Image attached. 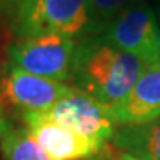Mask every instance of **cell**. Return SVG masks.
<instances>
[{
    "mask_svg": "<svg viewBox=\"0 0 160 160\" xmlns=\"http://www.w3.org/2000/svg\"><path fill=\"white\" fill-rule=\"evenodd\" d=\"M77 44L64 36L23 38L8 48L12 65L57 82L72 78Z\"/></svg>",
    "mask_w": 160,
    "mask_h": 160,
    "instance_id": "4",
    "label": "cell"
},
{
    "mask_svg": "<svg viewBox=\"0 0 160 160\" xmlns=\"http://www.w3.org/2000/svg\"><path fill=\"white\" fill-rule=\"evenodd\" d=\"M118 160H139V158H134V157H131V155H128V154H121Z\"/></svg>",
    "mask_w": 160,
    "mask_h": 160,
    "instance_id": "14",
    "label": "cell"
},
{
    "mask_svg": "<svg viewBox=\"0 0 160 160\" xmlns=\"http://www.w3.org/2000/svg\"><path fill=\"white\" fill-rule=\"evenodd\" d=\"M0 150L3 160H52L26 128H10L0 139Z\"/></svg>",
    "mask_w": 160,
    "mask_h": 160,
    "instance_id": "10",
    "label": "cell"
},
{
    "mask_svg": "<svg viewBox=\"0 0 160 160\" xmlns=\"http://www.w3.org/2000/svg\"><path fill=\"white\" fill-rule=\"evenodd\" d=\"M144 69L136 56L97 38L77 46L72 78L80 90L111 110L124 101Z\"/></svg>",
    "mask_w": 160,
    "mask_h": 160,
    "instance_id": "1",
    "label": "cell"
},
{
    "mask_svg": "<svg viewBox=\"0 0 160 160\" xmlns=\"http://www.w3.org/2000/svg\"><path fill=\"white\" fill-rule=\"evenodd\" d=\"M98 38L116 49L136 56L145 65L160 64L157 13L145 0L116 17Z\"/></svg>",
    "mask_w": 160,
    "mask_h": 160,
    "instance_id": "3",
    "label": "cell"
},
{
    "mask_svg": "<svg viewBox=\"0 0 160 160\" xmlns=\"http://www.w3.org/2000/svg\"><path fill=\"white\" fill-rule=\"evenodd\" d=\"M26 129L52 160H87L105 149L106 142L87 139L52 121L46 113H23Z\"/></svg>",
    "mask_w": 160,
    "mask_h": 160,
    "instance_id": "7",
    "label": "cell"
},
{
    "mask_svg": "<svg viewBox=\"0 0 160 160\" xmlns=\"http://www.w3.org/2000/svg\"><path fill=\"white\" fill-rule=\"evenodd\" d=\"M108 113L114 126L144 124L160 118V64L145 65L124 101Z\"/></svg>",
    "mask_w": 160,
    "mask_h": 160,
    "instance_id": "8",
    "label": "cell"
},
{
    "mask_svg": "<svg viewBox=\"0 0 160 160\" xmlns=\"http://www.w3.org/2000/svg\"><path fill=\"white\" fill-rule=\"evenodd\" d=\"M121 154L139 160H160V118L144 124L121 126L113 134Z\"/></svg>",
    "mask_w": 160,
    "mask_h": 160,
    "instance_id": "9",
    "label": "cell"
},
{
    "mask_svg": "<svg viewBox=\"0 0 160 160\" xmlns=\"http://www.w3.org/2000/svg\"><path fill=\"white\" fill-rule=\"evenodd\" d=\"M70 90L72 87L64 82L38 77L10 65L0 80V108H15L21 114L46 113Z\"/></svg>",
    "mask_w": 160,
    "mask_h": 160,
    "instance_id": "5",
    "label": "cell"
},
{
    "mask_svg": "<svg viewBox=\"0 0 160 160\" xmlns=\"http://www.w3.org/2000/svg\"><path fill=\"white\" fill-rule=\"evenodd\" d=\"M52 121L87 139L103 141L113 139L114 124L108 108L97 98L80 88H74L46 111Z\"/></svg>",
    "mask_w": 160,
    "mask_h": 160,
    "instance_id": "6",
    "label": "cell"
},
{
    "mask_svg": "<svg viewBox=\"0 0 160 160\" xmlns=\"http://www.w3.org/2000/svg\"><path fill=\"white\" fill-rule=\"evenodd\" d=\"M142 2V0H88L90 10V30L88 34L103 33L110 23L119 17L124 10L131 8L132 5Z\"/></svg>",
    "mask_w": 160,
    "mask_h": 160,
    "instance_id": "11",
    "label": "cell"
},
{
    "mask_svg": "<svg viewBox=\"0 0 160 160\" xmlns=\"http://www.w3.org/2000/svg\"><path fill=\"white\" fill-rule=\"evenodd\" d=\"M88 0H17L15 31L23 38L88 34Z\"/></svg>",
    "mask_w": 160,
    "mask_h": 160,
    "instance_id": "2",
    "label": "cell"
},
{
    "mask_svg": "<svg viewBox=\"0 0 160 160\" xmlns=\"http://www.w3.org/2000/svg\"><path fill=\"white\" fill-rule=\"evenodd\" d=\"M8 131H10V124H8V121H7V118H5L2 108H0V139H2Z\"/></svg>",
    "mask_w": 160,
    "mask_h": 160,
    "instance_id": "12",
    "label": "cell"
},
{
    "mask_svg": "<svg viewBox=\"0 0 160 160\" xmlns=\"http://www.w3.org/2000/svg\"><path fill=\"white\" fill-rule=\"evenodd\" d=\"M155 13H157V21H158V51H160V5H158V10Z\"/></svg>",
    "mask_w": 160,
    "mask_h": 160,
    "instance_id": "13",
    "label": "cell"
}]
</instances>
